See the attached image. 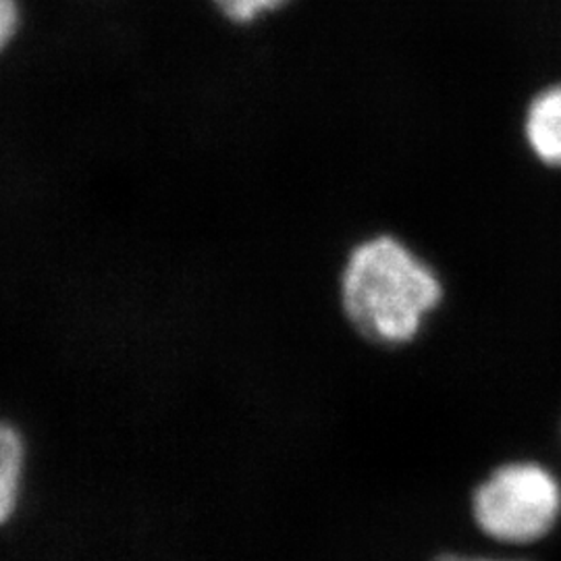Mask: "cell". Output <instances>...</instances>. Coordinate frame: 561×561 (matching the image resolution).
<instances>
[{
    "instance_id": "cell-1",
    "label": "cell",
    "mask_w": 561,
    "mask_h": 561,
    "mask_svg": "<svg viewBox=\"0 0 561 561\" xmlns=\"http://www.w3.org/2000/svg\"><path fill=\"white\" fill-rule=\"evenodd\" d=\"M341 308L373 343L414 340L424 319L442 304V280L403 241L375 236L350 252L341 271Z\"/></svg>"
},
{
    "instance_id": "cell-2",
    "label": "cell",
    "mask_w": 561,
    "mask_h": 561,
    "mask_svg": "<svg viewBox=\"0 0 561 561\" xmlns=\"http://www.w3.org/2000/svg\"><path fill=\"white\" fill-rule=\"evenodd\" d=\"M561 512V489L539 463L497 468L472 497V514L484 535L503 542L545 537Z\"/></svg>"
},
{
    "instance_id": "cell-3",
    "label": "cell",
    "mask_w": 561,
    "mask_h": 561,
    "mask_svg": "<svg viewBox=\"0 0 561 561\" xmlns=\"http://www.w3.org/2000/svg\"><path fill=\"white\" fill-rule=\"evenodd\" d=\"M524 140L547 167H561V83L541 90L528 102Z\"/></svg>"
},
{
    "instance_id": "cell-4",
    "label": "cell",
    "mask_w": 561,
    "mask_h": 561,
    "mask_svg": "<svg viewBox=\"0 0 561 561\" xmlns=\"http://www.w3.org/2000/svg\"><path fill=\"white\" fill-rule=\"evenodd\" d=\"M25 470V443L11 424L0 428V522L7 524L20 507L21 484Z\"/></svg>"
},
{
    "instance_id": "cell-5",
    "label": "cell",
    "mask_w": 561,
    "mask_h": 561,
    "mask_svg": "<svg viewBox=\"0 0 561 561\" xmlns=\"http://www.w3.org/2000/svg\"><path fill=\"white\" fill-rule=\"evenodd\" d=\"M222 11L227 20L236 23H250L256 20L261 13L275 11L283 7L287 0H213Z\"/></svg>"
},
{
    "instance_id": "cell-6",
    "label": "cell",
    "mask_w": 561,
    "mask_h": 561,
    "mask_svg": "<svg viewBox=\"0 0 561 561\" xmlns=\"http://www.w3.org/2000/svg\"><path fill=\"white\" fill-rule=\"evenodd\" d=\"M20 27V9L15 0H0V46L7 48Z\"/></svg>"
},
{
    "instance_id": "cell-7",
    "label": "cell",
    "mask_w": 561,
    "mask_h": 561,
    "mask_svg": "<svg viewBox=\"0 0 561 561\" xmlns=\"http://www.w3.org/2000/svg\"><path fill=\"white\" fill-rule=\"evenodd\" d=\"M435 561H497V560H479V558H463V556H451V553H447V556H442V558H437Z\"/></svg>"
}]
</instances>
